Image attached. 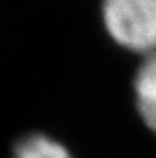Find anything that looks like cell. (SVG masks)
Here are the masks:
<instances>
[{
	"instance_id": "cell-2",
	"label": "cell",
	"mask_w": 156,
	"mask_h": 158,
	"mask_svg": "<svg viewBox=\"0 0 156 158\" xmlns=\"http://www.w3.org/2000/svg\"><path fill=\"white\" fill-rule=\"evenodd\" d=\"M137 110L143 123L156 133V53L148 54L140 64L134 80Z\"/></svg>"
},
{
	"instance_id": "cell-3",
	"label": "cell",
	"mask_w": 156,
	"mask_h": 158,
	"mask_svg": "<svg viewBox=\"0 0 156 158\" xmlns=\"http://www.w3.org/2000/svg\"><path fill=\"white\" fill-rule=\"evenodd\" d=\"M13 158H72V155L54 139L45 134H32L14 147Z\"/></svg>"
},
{
	"instance_id": "cell-1",
	"label": "cell",
	"mask_w": 156,
	"mask_h": 158,
	"mask_svg": "<svg viewBox=\"0 0 156 158\" xmlns=\"http://www.w3.org/2000/svg\"><path fill=\"white\" fill-rule=\"evenodd\" d=\"M102 21L123 48L156 53V0H102Z\"/></svg>"
}]
</instances>
